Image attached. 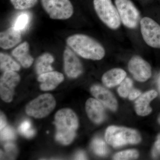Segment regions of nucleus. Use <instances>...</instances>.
<instances>
[{"mask_svg":"<svg viewBox=\"0 0 160 160\" xmlns=\"http://www.w3.org/2000/svg\"><path fill=\"white\" fill-rule=\"evenodd\" d=\"M30 21V15L26 12H22L16 19L13 26L22 32L27 28Z\"/></svg>","mask_w":160,"mask_h":160,"instance_id":"5701e85b","label":"nucleus"},{"mask_svg":"<svg viewBox=\"0 0 160 160\" xmlns=\"http://www.w3.org/2000/svg\"><path fill=\"white\" fill-rule=\"evenodd\" d=\"M21 40V31L13 26L0 33V46L4 49H11L18 44Z\"/></svg>","mask_w":160,"mask_h":160,"instance_id":"2eb2a0df","label":"nucleus"},{"mask_svg":"<svg viewBox=\"0 0 160 160\" xmlns=\"http://www.w3.org/2000/svg\"><path fill=\"white\" fill-rule=\"evenodd\" d=\"M105 139L108 144L116 148L129 144H138L141 142V137L135 129L110 126L106 129Z\"/></svg>","mask_w":160,"mask_h":160,"instance_id":"7ed1b4c3","label":"nucleus"},{"mask_svg":"<svg viewBox=\"0 0 160 160\" xmlns=\"http://www.w3.org/2000/svg\"><path fill=\"white\" fill-rule=\"evenodd\" d=\"M93 3L96 12L104 24L113 30L119 28L122 22L112 0H93Z\"/></svg>","mask_w":160,"mask_h":160,"instance_id":"20e7f679","label":"nucleus"},{"mask_svg":"<svg viewBox=\"0 0 160 160\" xmlns=\"http://www.w3.org/2000/svg\"><path fill=\"white\" fill-rule=\"evenodd\" d=\"M121 22L129 29H135L140 20L139 11L131 0H115Z\"/></svg>","mask_w":160,"mask_h":160,"instance_id":"0eeeda50","label":"nucleus"},{"mask_svg":"<svg viewBox=\"0 0 160 160\" xmlns=\"http://www.w3.org/2000/svg\"><path fill=\"white\" fill-rule=\"evenodd\" d=\"M75 159L86 160L87 158L85 153L83 151H79L76 155Z\"/></svg>","mask_w":160,"mask_h":160,"instance_id":"7c9ffc66","label":"nucleus"},{"mask_svg":"<svg viewBox=\"0 0 160 160\" xmlns=\"http://www.w3.org/2000/svg\"><path fill=\"white\" fill-rule=\"evenodd\" d=\"M54 124L56 140L64 145L70 144L75 137L78 127V119L75 113L68 108L60 109L55 116Z\"/></svg>","mask_w":160,"mask_h":160,"instance_id":"f257e3e1","label":"nucleus"},{"mask_svg":"<svg viewBox=\"0 0 160 160\" xmlns=\"http://www.w3.org/2000/svg\"><path fill=\"white\" fill-rule=\"evenodd\" d=\"M19 131L21 134L26 138H31L35 134V131L31 127V124L29 121H25L20 125Z\"/></svg>","mask_w":160,"mask_h":160,"instance_id":"a878e982","label":"nucleus"},{"mask_svg":"<svg viewBox=\"0 0 160 160\" xmlns=\"http://www.w3.org/2000/svg\"><path fill=\"white\" fill-rule=\"evenodd\" d=\"M128 69L135 79L146 82L151 76V67L148 62L138 56L132 58L128 64Z\"/></svg>","mask_w":160,"mask_h":160,"instance_id":"9d476101","label":"nucleus"},{"mask_svg":"<svg viewBox=\"0 0 160 160\" xmlns=\"http://www.w3.org/2000/svg\"><path fill=\"white\" fill-rule=\"evenodd\" d=\"M160 154V134L158 136L157 140L155 143L154 148L152 149V154L154 157H157Z\"/></svg>","mask_w":160,"mask_h":160,"instance_id":"cd10ccee","label":"nucleus"},{"mask_svg":"<svg viewBox=\"0 0 160 160\" xmlns=\"http://www.w3.org/2000/svg\"><path fill=\"white\" fill-rule=\"evenodd\" d=\"M141 33L145 42L152 48L160 49V26L154 20L144 17L140 21Z\"/></svg>","mask_w":160,"mask_h":160,"instance_id":"6e6552de","label":"nucleus"},{"mask_svg":"<svg viewBox=\"0 0 160 160\" xmlns=\"http://www.w3.org/2000/svg\"><path fill=\"white\" fill-rule=\"evenodd\" d=\"M20 81L19 75L15 71L4 72L0 81V95L3 101L6 102H10L12 101L15 88Z\"/></svg>","mask_w":160,"mask_h":160,"instance_id":"1a4fd4ad","label":"nucleus"},{"mask_svg":"<svg viewBox=\"0 0 160 160\" xmlns=\"http://www.w3.org/2000/svg\"><path fill=\"white\" fill-rule=\"evenodd\" d=\"M158 95V92L154 90L146 92L141 95L135 103V110L137 114L145 116L151 113L152 109L149 106V103Z\"/></svg>","mask_w":160,"mask_h":160,"instance_id":"dca6fc26","label":"nucleus"},{"mask_svg":"<svg viewBox=\"0 0 160 160\" xmlns=\"http://www.w3.org/2000/svg\"><path fill=\"white\" fill-rule=\"evenodd\" d=\"M158 121L159 123L160 124V114L158 118Z\"/></svg>","mask_w":160,"mask_h":160,"instance_id":"473e14b6","label":"nucleus"},{"mask_svg":"<svg viewBox=\"0 0 160 160\" xmlns=\"http://www.w3.org/2000/svg\"><path fill=\"white\" fill-rule=\"evenodd\" d=\"M159 85H160V83H159Z\"/></svg>","mask_w":160,"mask_h":160,"instance_id":"72a5a7b5","label":"nucleus"},{"mask_svg":"<svg viewBox=\"0 0 160 160\" xmlns=\"http://www.w3.org/2000/svg\"><path fill=\"white\" fill-rule=\"evenodd\" d=\"M86 112L88 117L92 122L100 124L105 119V109L103 104L98 100L94 98L89 99L86 104Z\"/></svg>","mask_w":160,"mask_h":160,"instance_id":"4468645a","label":"nucleus"},{"mask_svg":"<svg viewBox=\"0 0 160 160\" xmlns=\"http://www.w3.org/2000/svg\"><path fill=\"white\" fill-rule=\"evenodd\" d=\"M66 43L76 53L86 59L100 60L106 54L105 49L99 42L85 34L69 36Z\"/></svg>","mask_w":160,"mask_h":160,"instance_id":"f03ea898","label":"nucleus"},{"mask_svg":"<svg viewBox=\"0 0 160 160\" xmlns=\"http://www.w3.org/2000/svg\"><path fill=\"white\" fill-rule=\"evenodd\" d=\"M55 99L49 93L41 95L28 103L26 107V113L36 118H42L50 114L56 106Z\"/></svg>","mask_w":160,"mask_h":160,"instance_id":"39448f33","label":"nucleus"},{"mask_svg":"<svg viewBox=\"0 0 160 160\" xmlns=\"http://www.w3.org/2000/svg\"><path fill=\"white\" fill-rule=\"evenodd\" d=\"M141 95V92L138 89H132L129 95V99L134 100L138 98Z\"/></svg>","mask_w":160,"mask_h":160,"instance_id":"c85d7f7f","label":"nucleus"},{"mask_svg":"<svg viewBox=\"0 0 160 160\" xmlns=\"http://www.w3.org/2000/svg\"><path fill=\"white\" fill-rule=\"evenodd\" d=\"M90 92L97 99L112 111H115L117 109V101L108 89L99 85H95L92 86Z\"/></svg>","mask_w":160,"mask_h":160,"instance_id":"f8f14e48","label":"nucleus"},{"mask_svg":"<svg viewBox=\"0 0 160 160\" xmlns=\"http://www.w3.org/2000/svg\"><path fill=\"white\" fill-rule=\"evenodd\" d=\"M29 45L27 42L20 44L12 52V54L23 67L28 68L32 65L33 58L29 54Z\"/></svg>","mask_w":160,"mask_h":160,"instance_id":"f3484780","label":"nucleus"},{"mask_svg":"<svg viewBox=\"0 0 160 160\" xmlns=\"http://www.w3.org/2000/svg\"><path fill=\"white\" fill-rule=\"evenodd\" d=\"M64 69L68 77L75 78L83 72V66L79 59L73 52L66 48L63 53Z\"/></svg>","mask_w":160,"mask_h":160,"instance_id":"9b49d317","label":"nucleus"},{"mask_svg":"<svg viewBox=\"0 0 160 160\" xmlns=\"http://www.w3.org/2000/svg\"><path fill=\"white\" fill-rule=\"evenodd\" d=\"M5 149L7 151H11L15 149V146L12 144H7L5 146Z\"/></svg>","mask_w":160,"mask_h":160,"instance_id":"2f4dec72","label":"nucleus"},{"mask_svg":"<svg viewBox=\"0 0 160 160\" xmlns=\"http://www.w3.org/2000/svg\"><path fill=\"white\" fill-rule=\"evenodd\" d=\"M139 153L135 149H129L118 152L113 157L116 160H134L138 158Z\"/></svg>","mask_w":160,"mask_h":160,"instance_id":"b1692460","label":"nucleus"},{"mask_svg":"<svg viewBox=\"0 0 160 160\" xmlns=\"http://www.w3.org/2000/svg\"><path fill=\"white\" fill-rule=\"evenodd\" d=\"M92 149L96 154L100 156L106 155L108 152V149L105 142L101 139L96 138L92 141Z\"/></svg>","mask_w":160,"mask_h":160,"instance_id":"412c9836","label":"nucleus"},{"mask_svg":"<svg viewBox=\"0 0 160 160\" xmlns=\"http://www.w3.org/2000/svg\"><path fill=\"white\" fill-rule=\"evenodd\" d=\"M132 80L129 78H126L122 83L120 84V86L118 88V93L122 98H126L129 96L130 92L132 89Z\"/></svg>","mask_w":160,"mask_h":160,"instance_id":"4be33fe9","label":"nucleus"},{"mask_svg":"<svg viewBox=\"0 0 160 160\" xmlns=\"http://www.w3.org/2000/svg\"><path fill=\"white\" fill-rule=\"evenodd\" d=\"M13 7L18 10H25L32 8L37 4L38 0H10Z\"/></svg>","mask_w":160,"mask_h":160,"instance_id":"393cba45","label":"nucleus"},{"mask_svg":"<svg viewBox=\"0 0 160 160\" xmlns=\"http://www.w3.org/2000/svg\"><path fill=\"white\" fill-rule=\"evenodd\" d=\"M54 58L50 53L46 52L40 56L36 62L35 69L37 73L40 75L52 71V64L54 62Z\"/></svg>","mask_w":160,"mask_h":160,"instance_id":"6ab92c4d","label":"nucleus"},{"mask_svg":"<svg viewBox=\"0 0 160 160\" xmlns=\"http://www.w3.org/2000/svg\"><path fill=\"white\" fill-rule=\"evenodd\" d=\"M1 123H0V129L1 130L4 129L6 126V117L3 113H1Z\"/></svg>","mask_w":160,"mask_h":160,"instance_id":"c756f323","label":"nucleus"},{"mask_svg":"<svg viewBox=\"0 0 160 160\" xmlns=\"http://www.w3.org/2000/svg\"><path fill=\"white\" fill-rule=\"evenodd\" d=\"M41 83L40 88L43 91L53 90L64 81V77L61 72L51 71L40 74L38 78Z\"/></svg>","mask_w":160,"mask_h":160,"instance_id":"ddd939ff","label":"nucleus"},{"mask_svg":"<svg viewBox=\"0 0 160 160\" xmlns=\"http://www.w3.org/2000/svg\"><path fill=\"white\" fill-rule=\"evenodd\" d=\"M0 67L1 70L4 72L18 71L21 68L19 64L11 57L2 52L0 53Z\"/></svg>","mask_w":160,"mask_h":160,"instance_id":"aec40b11","label":"nucleus"},{"mask_svg":"<svg viewBox=\"0 0 160 160\" xmlns=\"http://www.w3.org/2000/svg\"><path fill=\"white\" fill-rule=\"evenodd\" d=\"M41 2L43 8L52 19H68L73 14V6L69 0H41Z\"/></svg>","mask_w":160,"mask_h":160,"instance_id":"423d86ee","label":"nucleus"},{"mask_svg":"<svg viewBox=\"0 0 160 160\" xmlns=\"http://www.w3.org/2000/svg\"><path fill=\"white\" fill-rule=\"evenodd\" d=\"M15 134L14 130L9 126H6L1 130V138L3 141H10L14 139Z\"/></svg>","mask_w":160,"mask_h":160,"instance_id":"bb28decb","label":"nucleus"},{"mask_svg":"<svg viewBox=\"0 0 160 160\" xmlns=\"http://www.w3.org/2000/svg\"><path fill=\"white\" fill-rule=\"evenodd\" d=\"M125 70L120 68L110 69L103 75L102 81L106 87L111 88L119 85L126 78Z\"/></svg>","mask_w":160,"mask_h":160,"instance_id":"a211bd4d","label":"nucleus"}]
</instances>
